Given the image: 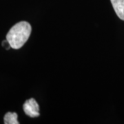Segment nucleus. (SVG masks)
Returning <instances> with one entry per match:
<instances>
[{"instance_id": "nucleus-1", "label": "nucleus", "mask_w": 124, "mask_h": 124, "mask_svg": "<svg viewBox=\"0 0 124 124\" xmlns=\"http://www.w3.org/2000/svg\"><path fill=\"white\" fill-rule=\"evenodd\" d=\"M31 24L26 22H20L10 28L6 35V39L13 49L21 48L31 35Z\"/></svg>"}, {"instance_id": "nucleus-2", "label": "nucleus", "mask_w": 124, "mask_h": 124, "mask_svg": "<svg viewBox=\"0 0 124 124\" xmlns=\"http://www.w3.org/2000/svg\"><path fill=\"white\" fill-rule=\"evenodd\" d=\"M23 109L25 114L30 117H37L39 116V107L33 98L26 101L23 105Z\"/></svg>"}, {"instance_id": "nucleus-3", "label": "nucleus", "mask_w": 124, "mask_h": 124, "mask_svg": "<svg viewBox=\"0 0 124 124\" xmlns=\"http://www.w3.org/2000/svg\"><path fill=\"white\" fill-rule=\"evenodd\" d=\"M116 15L124 21V0H110Z\"/></svg>"}, {"instance_id": "nucleus-4", "label": "nucleus", "mask_w": 124, "mask_h": 124, "mask_svg": "<svg viewBox=\"0 0 124 124\" xmlns=\"http://www.w3.org/2000/svg\"><path fill=\"white\" fill-rule=\"evenodd\" d=\"M18 115L15 112H7L4 116V124H19V122L17 120Z\"/></svg>"}]
</instances>
